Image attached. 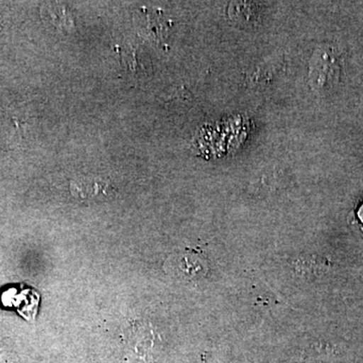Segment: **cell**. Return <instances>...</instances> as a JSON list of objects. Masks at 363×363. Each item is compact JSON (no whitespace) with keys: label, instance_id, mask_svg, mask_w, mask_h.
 Segmentation results:
<instances>
[{"label":"cell","instance_id":"6da1fadb","mask_svg":"<svg viewBox=\"0 0 363 363\" xmlns=\"http://www.w3.org/2000/svg\"><path fill=\"white\" fill-rule=\"evenodd\" d=\"M206 264L202 253L192 248H185L171 255L166 262L164 269L168 274L176 278L192 281L205 276L207 272Z\"/></svg>","mask_w":363,"mask_h":363},{"label":"cell","instance_id":"7a4b0ae2","mask_svg":"<svg viewBox=\"0 0 363 363\" xmlns=\"http://www.w3.org/2000/svg\"><path fill=\"white\" fill-rule=\"evenodd\" d=\"M337 62L331 52L320 49L315 52L310 64V81L315 89L329 88L338 77Z\"/></svg>","mask_w":363,"mask_h":363},{"label":"cell","instance_id":"3957f363","mask_svg":"<svg viewBox=\"0 0 363 363\" xmlns=\"http://www.w3.org/2000/svg\"><path fill=\"white\" fill-rule=\"evenodd\" d=\"M111 190L108 183L100 179H78L71 183V194L81 200H92L105 196Z\"/></svg>","mask_w":363,"mask_h":363},{"label":"cell","instance_id":"277c9868","mask_svg":"<svg viewBox=\"0 0 363 363\" xmlns=\"http://www.w3.org/2000/svg\"><path fill=\"white\" fill-rule=\"evenodd\" d=\"M359 217H360V218H362V220L363 221V206L362 208H360Z\"/></svg>","mask_w":363,"mask_h":363}]
</instances>
